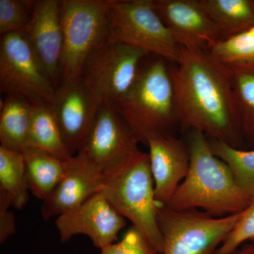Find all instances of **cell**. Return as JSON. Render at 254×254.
<instances>
[{"label": "cell", "instance_id": "cell-3", "mask_svg": "<svg viewBox=\"0 0 254 254\" xmlns=\"http://www.w3.org/2000/svg\"><path fill=\"white\" fill-rule=\"evenodd\" d=\"M113 105L140 143L171 134L179 118L168 62L157 56L143 62L134 83Z\"/></svg>", "mask_w": 254, "mask_h": 254}, {"label": "cell", "instance_id": "cell-9", "mask_svg": "<svg viewBox=\"0 0 254 254\" xmlns=\"http://www.w3.org/2000/svg\"><path fill=\"white\" fill-rule=\"evenodd\" d=\"M0 90L23 97L33 105H52L54 101L57 87L22 33L1 37Z\"/></svg>", "mask_w": 254, "mask_h": 254}, {"label": "cell", "instance_id": "cell-22", "mask_svg": "<svg viewBox=\"0 0 254 254\" xmlns=\"http://www.w3.org/2000/svg\"><path fill=\"white\" fill-rule=\"evenodd\" d=\"M227 68L231 76L242 136L254 149V68Z\"/></svg>", "mask_w": 254, "mask_h": 254}, {"label": "cell", "instance_id": "cell-28", "mask_svg": "<svg viewBox=\"0 0 254 254\" xmlns=\"http://www.w3.org/2000/svg\"><path fill=\"white\" fill-rule=\"evenodd\" d=\"M9 198L0 191V243L4 244L16 232V220Z\"/></svg>", "mask_w": 254, "mask_h": 254}, {"label": "cell", "instance_id": "cell-26", "mask_svg": "<svg viewBox=\"0 0 254 254\" xmlns=\"http://www.w3.org/2000/svg\"><path fill=\"white\" fill-rule=\"evenodd\" d=\"M254 239V200L241 213L235 228L215 254H232L242 244Z\"/></svg>", "mask_w": 254, "mask_h": 254}, {"label": "cell", "instance_id": "cell-19", "mask_svg": "<svg viewBox=\"0 0 254 254\" xmlns=\"http://www.w3.org/2000/svg\"><path fill=\"white\" fill-rule=\"evenodd\" d=\"M28 145L45 150L63 160L73 157L64 141L52 105H33Z\"/></svg>", "mask_w": 254, "mask_h": 254}, {"label": "cell", "instance_id": "cell-8", "mask_svg": "<svg viewBox=\"0 0 254 254\" xmlns=\"http://www.w3.org/2000/svg\"><path fill=\"white\" fill-rule=\"evenodd\" d=\"M163 237L162 254H215L235 228L241 213L215 218L197 210H175L158 205Z\"/></svg>", "mask_w": 254, "mask_h": 254}, {"label": "cell", "instance_id": "cell-5", "mask_svg": "<svg viewBox=\"0 0 254 254\" xmlns=\"http://www.w3.org/2000/svg\"><path fill=\"white\" fill-rule=\"evenodd\" d=\"M114 0H63L60 83L79 79L90 53L107 41Z\"/></svg>", "mask_w": 254, "mask_h": 254}, {"label": "cell", "instance_id": "cell-4", "mask_svg": "<svg viewBox=\"0 0 254 254\" xmlns=\"http://www.w3.org/2000/svg\"><path fill=\"white\" fill-rule=\"evenodd\" d=\"M100 192L114 209L141 232L159 254L164 250L149 155L138 150L126 163L104 174Z\"/></svg>", "mask_w": 254, "mask_h": 254}, {"label": "cell", "instance_id": "cell-6", "mask_svg": "<svg viewBox=\"0 0 254 254\" xmlns=\"http://www.w3.org/2000/svg\"><path fill=\"white\" fill-rule=\"evenodd\" d=\"M108 41L177 63L180 47L157 14L153 0H114Z\"/></svg>", "mask_w": 254, "mask_h": 254}, {"label": "cell", "instance_id": "cell-25", "mask_svg": "<svg viewBox=\"0 0 254 254\" xmlns=\"http://www.w3.org/2000/svg\"><path fill=\"white\" fill-rule=\"evenodd\" d=\"M36 1L0 0V35L26 34L31 25Z\"/></svg>", "mask_w": 254, "mask_h": 254}, {"label": "cell", "instance_id": "cell-31", "mask_svg": "<svg viewBox=\"0 0 254 254\" xmlns=\"http://www.w3.org/2000/svg\"><path fill=\"white\" fill-rule=\"evenodd\" d=\"M252 242H254V240H252Z\"/></svg>", "mask_w": 254, "mask_h": 254}, {"label": "cell", "instance_id": "cell-16", "mask_svg": "<svg viewBox=\"0 0 254 254\" xmlns=\"http://www.w3.org/2000/svg\"><path fill=\"white\" fill-rule=\"evenodd\" d=\"M25 36L47 74L58 88L60 83V64L63 51L60 1H36L31 25Z\"/></svg>", "mask_w": 254, "mask_h": 254}, {"label": "cell", "instance_id": "cell-17", "mask_svg": "<svg viewBox=\"0 0 254 254\" xmlns=\"http://www.w3.org/2000/svg\"><path fill=\"white\" fill-rule=\"evenodd\" d=\"M22 154L28 190L35 197L44 201L64 175L66 160L33 147L25 148Z\"/></svg>", "mask_w": 254, "mask_h": 254}, {"label": "cell", "instance_id": "cell-10", "mask_svg": "<svg viewBox=\"0 0 254 254\" xmlns=\"http://www.w3.org/2000/svg\"><path fill=\"white\" fill-rule=\"evenodd\" d=\"M138 143L113 103H103L78 153L86 157L105 174L126 163L139 150Z\"/></svg>", "mask_w": 254, "mask_h": 254}, {"label": "cell", "instance_id": "cell-24", "mask_svg": "<svg viewBox=\"0 0 254 254\" xmlns=\"http://www.w3.org/2000/svg\"><path fill=\"white\" fill-rule=\"evenodd\" d=\"M217 63L234 67L254 61V26L217 41L208 50Z\"/></svg>", "mask_w": 254, "mask_h": 254}, {"label": "cell", "instance_id": "cell-15", "mask_svg": "<svg viewBox=\"0 0 254 254\" xmlns=\"http://www.w3.org/2000/svg\"><path fill=\"white\" fill-rule=\"evenodd\" d=\"M150 170L154 181L155 196L158 205L167 206L190 170L188 145L172 134L149 138Z\"/></svg>", "mask_w": 254, "mask_h": 254}, {"label": "cell", "instance_id": "cell-27", "mask_svg": "<svg viewBox=\"0 0 254 254\" xmlns=\"http://www.w3.org/2000/svg\"><path fill=\"white\" fill-rule=\"evenodd\" d=\"M100 254H159L139 230L132 226L116 243L101 249Z\"/></svg>", "mask_w": 254, "mask_h": 254}, {"label": "cell", "instance_id": "cell-21", "mask_svg": "<svg viewBox=\"0 0 254 254\" xmlns=\"http://www.w3.org/2000/svg\"><path fill=\"white\" fill-rule=\"evenodd\" d=\"M0 191L9 198L11 206L21 210L29 200L22 153L0 146Z\"/></svg>", "mask_w": 254, "mask_h": 254}, {"label": "cell", "instance_id": "cell-1", "mask_svg": "<svg viewBox=\"0 0 254 254\" xmlns=\"http://www.w3.org/2000/svg\"><path fill=\"white\" fill-rule=\"evenodd\" d=\"M174 64L170 71L182 128L240 148L243 136L229 68L208 52L182 47Z\"/></svg>", "mask_w": 254, "mask_h": 254}, {"label": "cell", "instance_id": "cell-2", "mask_svg": "<svg viewBox=\"0 0 254 254\" xmlns=\"http://www.w3.org/2000/svg\"><path fill=\"white\" fill-rule=\"evenodd\" d=\"M187 143L190 170L167 206L175 210L201 208L215 218L243 212L250 202L237 186L230 167L214 154L207 136L190 130Z\"/></svg>", "mask_w": 254, "mask_h": 254}, {"label": "cell", "instance_id": "cell-14", "mask_svg": "<svg viewBox=\"0 0 254 254\" xmlns=\"http://www.w3.org/2000/svg\"><path fill=\"white\" fill-rule=\"evenodd\" d=\"M52 108L68 151L77 154L99 107L78 79L60 83Z\"/></svg>", "mask_w": 254, "mask_h": 254}, {"label": "cell", "instance_id": "cell-13", "mask_svg": "<svg viewBox=\"0 0 254 254\" xmlns=\"http://www.w3.org/2000/svg\"><path fill=\"white\" fill-rule=\"evenodd\" d=\"M104 174L81 153L66 160L64 175L50 196L43 201L41 216L44 220L74 210L92 195L99 193Z\"/></svg>", "mask_w": 254, "mask_h": 254}, {"label": "cell", "instance_id": "cell-30", "mask_svg": "<svg viewBox=\"0 0 254 254\" xmlns=\"http://www.w3.org/2000/svg\"><path fill=\"white\" fill-rule=\"evenodd\" d=\"M243 66V67H248V68H254V61L252 62V63H250L248 64H245L240 65V66ZM235 67V66H234Z\"/></svg>", "mask_w": 254, "mask_h": 254}, {"label": "cell", "instance_id": "cell-23", "mask_svg": "<svg viewBox=\"0 0 254 254\" xmlns=\"http://www.w3.org/2000/svg\"><path fill=\"white\" fill-rule=\"evenodd\" d=\"M214 154L231 169L237 186L249 201L254 200V149L235 148L225 142L210 139Z\"/></svg>", "mask_w": 254, "mask_h": 254}, {"label": "cell", "instance_id": "cell-20", "mask_svg": "<svg viewBox=\"0 0 254 254\" xmlns=\"http://www.w3.org/2000/svg\"><path fill=\"white\" fill-rule=\"evenodd\" d=\"M221 39L254 26V0H200Z\"/></svg>", "mask_w": 254, "mask_h": 254}, {"label": "cell", "instance_id": "cell-18", "mask_svg": "<svg viewBox=\"0 0 254 254\" xmlns=\"http://www.w3.org/2000/svg\"><path fill=\"white\" fill-rule=\"evenodd\" d=\"M33 105L23 97L6 95L0 112V146L22 153L28 136Z\"/></svg>", "mask_w": 254, "mask_h": 254}, {"label": "cell", "instance_id": "cell-29", "mask_svg": "<svg viewBox=\"0 0 254 254\" xmlns=\"http://www.w3.org/2000/svg\"><path fill=\"white\" fill-rule=\"evenodd\" d=\"M232 254H254V242H252L250 245H245Z\"/></svg>", "mask_w": 254, "mask_h": 254}, {"label": "cell", "instance_id": "cell-11", "mask_svg": "<svg viewBox=\"0 0 254 254\" xmlns=\"http://www.w3.org/2000/svg\"><path fill=\"white\" fill-rule=\"evenodd\" d=\"M126 225L125 218L114 209L101 192L55 220L60 241L63 243L76 235H86L100 250L118 240L119 232Z\"/></svg>", "mask_w": 254, "mask_h": 254}, {"label": "cell", "instance_id": "cell-7", "mask_svg": "<svg viewBox=\"0 0 254 254\" xmlns=\"http://www.w3.org/2000/svg\"><path fill=\"white\" fill-rule=\"evenodd\" d=\"M148 55L107 40L88 55L79 80L99 108L103 103L113 104L131 88Z\"/></svg>", "mask_w": 254, "mask_h": 254}, {"label": "cell", "instance_id": "cell-12", "mask_svg": "<svg viewBox=\"0 0 254 254\" xmlns=\"http://www.w3.org/2000/svg\"><path fill=\"white\" fill-rule=\"evenodd\" d=\"M153 3L157 14L180 47L208 52L221 39L200 0H153Z\"/></svg>", "mask_w": 254, "mask_h": 254}]
</instances>
